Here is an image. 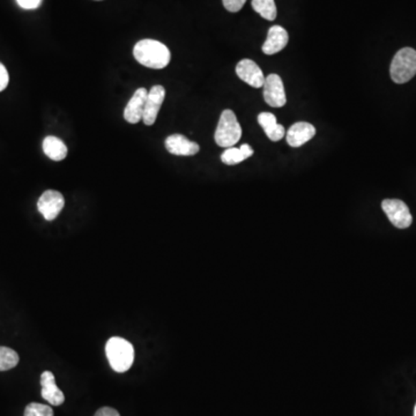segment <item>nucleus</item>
I'll use <instances>...</instances> for the list:
<instances>
[{
  "label": "nucleus",
  "instance_id": "obj_1",
  "mask_svg": "<svg viewBox=\"0 0 416 416\" xmlns=\"http://www.w3.org/2000/svg\"><path fill=\"white\" fill-rule=\"evenodd\" d=\"M136 61L143 66L161 70L171 63V51L163 43L156 40H141L134 46Z\"/></svg>",
  "mask_w": 416,
  "mask_h": 416
},
{
  "label": "nucleus",
  "instance_id": "obj_2",
  "mask_svg": "<svg viewBox=\"0 0 416 416\" xmlns=\"http://www.w3.org/2000/svg\"><path fill=\"white\" fill-rule=\"evenodd\" d=\"M106 354L116 372H125L133 365V346L123 338H110L106 343Z\"/></svg>",
  "mask_w": 416,
  "mask_h": 416
},
{
  "label": "nucleus",
  "instance_id": "obj_3",
  "mask_svg": "<svg viewBox=\"0 0 416 416\" xmlns=\"http://www.w3.org/2000/svg\"><path fill=\"white\" fill-rule=\"evenodd\" d=\"M242 137V128L233 110H223L215 131V143L220 147H234Z\"/></svg>",
  "mask_w": 416,
  "mask_h": 416
},
{
  "label": "nucleus",
  "instance_id": "obj_4",
  "mask_svg": "<svg viewBox=\"0 0 416 416\" xmlns=\"http://www.w3.org/2000/svg\"><path fill=\"white\" fill-rule=\"evenodd\" d=\"M390 74L395 83H406L416 74V50L404 48L395 54L390 67Z\"/></svg>",
  "mask_w": 416,
  "mask_h": 416
},
{
  "label": "nucleus",
  "instance_id": "obj_5",
  "mask_svg": "<svg viewBox=\"0 0 416 416\" xmlns=\"http://www.w3.org/2000/svg\"><path fill=\"white\" fill-rule=\"evenodd\" d=\"M382 208L389 218L392 225L399 229H406L412 225L413 218L410 208L404 201L399 199H385L382 203Z\"/></svg>",
  "mask_w": 416,
  "mask_h": 416
},
{
  "label": "nucleus",
  "instance_id": "obj_6",
  "mask_svg": "<svg viewBox=\"0 0 416 416\" xmlns=\"http://www.w3.org/2000/svg\"><path fill=\"white\" fill-rule=\"evenodd\" d=\"M65 199L61 192L48 190L37 201V208L46 221L55 220L64 208Z\"/></svg>",
  "mask_w": 416,
  "mask_h": 416
},
{
  "label": "nucleus",
  "instance_id": "obj_7",
  "mask_svg": "<svg viewBox=\"0 0 416 416\" xmlns=\"http://www.w3.org/2000/svg\"><path fill=\"white\" fill-rule=\"evenodd\" d=\"M265 102L273 108H281L287 102L286 93L283 79L278 74H270L265 78L264 82Z\"/></svg>",
  "mask_w": 416,
  "mask_h": 416
},
{
  "label": "nucleus",
  "instance_id": "obj_8",
  "mask_svg": "<svg viewBox=\"0 0 416 416\" xmlns=\"http://www.w3.org/2000/svg\"><path fill=\"white\" fill-rule=\"evenodd\" d=\"M166 98V89L163 86H153L151 91H148L147 95L146 106H145V113H143V122L147 126H152L156 122L158 111L161 109Z\"/></svg>",
  "mask_w": 416,
  "mask_h": 416
},
{
  "label": "nucleus",
  "instance_id": "obj_9",
  "mask_svg": "<svg viewBox=\"0 0 416 416\" xmlns=\"http://www.w3.org/2000/svg\"><path fill=\"white\" fill-rule=\"evenodd\" d=\"M236 74L240 80L253 88H260L264 86L265 76L260 67L251 59H243L236 66Z\"/></svg>",
  "mask_w": 416,
  "mask_h": 416
},
{
  "label": "nucleus",
  "instance_id": "obj_10",
  "mask_svg": "<svg viewBox=\"0 0 416 416\" xmlns=\"http://www.w3.org/2000/svg\"><path fill=\"white\" fill-rule=\"evenodd\" d=\"M147 95H148V91L146 88H139L134 91L133 96L125 106L124 118L126 122L137 124L140 121H143Z\"/></svg>",
  "mask_w": 416,
  "mask_h": 416
},
{
  "label": "nucleus",
  "instance_id": "obj_11",
  "mask_svg": "<svg viewBox=\"0 0 416 416\" xmlns=\"http://www.w3.org/2000/svg\"><path fill=\"white\" fill-rule=\"evenodd\" d=\"M166 148L168 152L177 156H192L199 153V145L190 141L182 134H171L166 139Z\"/></svg>",
  "mask_w": 416,
  "mask_h": 416
},
{
  "label": "nucleus",
  "instance_id": "obj_12",
  "mask_svg": "<svg viewBox=\"0 0 416 416\" xmlns=\"http://www.w3.org/2000/svg\"><path fill=\"white\" fill-rule=\"evenodd\" d=\"M288 41L289 36L286 29L281 26H273L270 28L268 37L261 49L265 55H275L286 48Z\"/></svg>",
  "mask_w": 416,
  "mask_h": 416
},
{
  "label": "nucleus",
  "instance_id": "obj_13",
  "mask_svg": "<svg viewBox=\"0 0 416 416\" xmlns=\"http://www.w3.org/2000/svg\"><path fill=\"white\" fill-rule=\"evenodd\" d=\"M316 136V128L310 123L298 122L293 124L287 132L289 146L298 148Z\"/></svg>",
  "mask_w": 416,
  "mask_h": 416
},
{
  "label": "nucleus",
  "instance_id": "obj_14",
  "mask_svg": "<svg viewBox=\"0 0 416 416\" xmlns=\"http://www.w3.org/2000/svg\"><path fill=\"white\" fill-rule=\"evenodd\" d=\"M41 385H42V397L52 406H61L64 404L65 395L56 384V378L51 371H44L41 375Z\"/></svg>",
  "mask_w": 416,
  "mask_h": 416
},
{
  "label": "nucleus",
  "instance_id": "obj_15",
  "mask_svg": "<svg viewBox=\"0 0 416 416\" xmlns=\"http://www.w3.org/2000/svg\"><path fill=\"white\" fill-rule=\"evenodd\" d=\"M258 123L272 141H280L286 136V130L283 125L278 124L277 117L270 113H261L258 116Z\"/></svg>",
  "mask_w": 416,
  "mask_h": 416
},
{
  "label": "nucleus",
  "instance_id": "obj_16",
  "mask_svg": "<svg viewBox=\"0 0 416 416\" xmlns=\"http://www.w3.org/2000/svg\"><path fill=\"white\" fill-rule=\"evenodd\" d=\"M43 152L52 161H63L67 156V147L63 140L57 137H46L43 140Z\"/></svg>",
  "mask_w": 416,
  "mask_h": 416
},
{
  "label": "nucleus",
  "instance_id": "obj_17",
  "mask_svg": "<svg viewBox=\"0 0 416 416\" xmlns=\"http://www.w3.org/2000/svg\"><path fill=\"white\" fill-rule=\"evenodd\" d=\"M253 156V149L248 143H244L240 148L229 147L225 149V152L222 153L221 161L227 166H235Z\"/></svg>",
  "mask_w": 416,
  "mask_h": 416
},
{
  "label": "nucleus",
  "instance_id": "obj_18",
  "mask_svg": "<svg viewBox=\"0 0 416 416\" xmlns=\"http://www.w3.org/2000/svg\"><path fill=\"white\" fill-rule=\"evenodd\" d=\"M253 9L268 21H273L277 18V5L274 0H253Z\"/></svg>",
  "mask_w": 416,
  "mask_h": 416
},
{
  "label": "nucleus",
  "instance_id": "obj_19",
  "mask_svg": "<svg viewBox=\"0 0 416 416\" xmlns=\"http://www.w3.org/2000/svg\"><path fill=\"white\" fill-rule=\"evenodd\" d=\"M19 363V355L16 350L9 347H0V371L11 370Z\"/></svg>",
  "mask_w": 416,
  "mask_h": 416
},
{
  "label": "nucleus",
  "instance_id": "obj_20",
  "mask_svg": "<svg viewBox=\"0 0 416 416\" xmlns=\"http://www.w3.org/2000/svg\"><path fill=\"white\" fill-rule=\"evenodd\" d=\"M25 416H54V410L46 405L31 402L26 407Z\"/></svg>",
  "mask_w": 416,
  "mask_h": 416
},
{
  "label": "nucleus",
  "instance_id": "obj_21",
  "mask_svg": "<svg viewBox=\"0 0 416 416\" xmlns=\"http://www.w3.org/2000/svg\"><path fill=\"white\" fill-rule=\"evenodd\" d=\"M246 0H222L223 6L229 12L236 13L243 9Z\"/></svg>",
  "mask_w": 416,
  "mask_h": 416
},
{
  "label": "nucleus",
  "instance_id": "obj_22",
  "mask_svg": "<svg viewBox=\"0 0 416 416\" xmlns=\"http://www.w3.org/2000/svg\"><path fill=\"white\" fill-rule=\"evenodd\" d=\"M43 0H16L19 6L24 9H36L41 6Z\"/></svg>",
  "mask_w": 416,
  "mask_h": 416
},
{
  "label": "nucleus",
  "instance_id": "obj_23",
  "mask_svg": "<svg viewBox=\"0 0 416 416\" xmlns=\"http://www.w3.org/2000/svg\"><path fill=\"white\" fill-rule=\"evenodd\" d=\"M9 76L6 67L4 66V65L0 63V91L6 89L7 86H9Z\"/></svg>",
  "mask_w": 416,
  "mask_h": 416
},
{
  "label": "nucleus",
  "instance_id": "obj_24",
  "mask_svg": "<svg viewBox=\"0 0 416 416\" xmlns=\"http://www.w3.org/2000/svg\"><path fill=\"white\" fill-rule=\"evenodd\" d=\"M95 416H121L117 410L111 407H103L96 412Z\"/></svg>",
  "mask_w": 416,
  "mask_h": 416
},
{
  "label": "nucleus",
  "instance_id": "obj_25",
  "mask_svg": "<svg viewBox=\"0 0 416 416\" xmlns=\"http://www.w3.org/2000/svg\"><path fill=\"white\" fill-rule=\"evenodd\" d=\"M414 416H416V405H415V410H414Z\"/></svg>",
  "mask_w": 416,
  "mask_h": 416
},
{
  "label": "nucleus",
  "instance_id": "obj_26",
  "mask_svg": "<svg viewBox=\"0 0 416 416\" xmlns=\"http://www.w3.org/2000/svg\"><path fill=\"white\" fill-rule=\"evenodd\" d=\"M98 1H100V0H98Z\"/></svg>",
  "mask_w": 416,
  "mask_h": 416
}]
</instances>
